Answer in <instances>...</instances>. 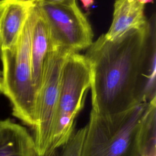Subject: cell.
<instances>
[{"label":"cell","mask_w":156,"mask_h":156,"mask_svg":"<svg viewBox=\"0 0 156 156\" xmlns=\"http://www.w3.org/2000/svg\"><path fill=\"white\" fill-rule=\"evenodd\" d=\"M84 56L93 112L118 113L156 97L155 16L115 40L101 35Z\"/></svg>","instance_id":"1"},{"label":"cell","mask_w":156,"mask_h":156,"mask_svg":"<svg viewBox=\"0 0 156 156\" xmlns=\"http://www.w3.org/2000/svg\"><path fill=\"white\" fill-rule=\"evenodd\" d=\"M155 99L118 113L91 110L81 156H143L150 130L156 125Z\"/></svg>","instance_id":"2"},{"label":"cell","mask_w":156,"mask_h":156,"mask_svg":"<svg viewBox=\"0 0 156 156\" xmlns=\"http://www.w3.org/2000/svg\"><path fill=\"white\" fill-rule=\"evenodd\" d=\"M33 7L16 43L10 48L0 51L2 94L11 102L13 115L32 128L36 124L38 98L32 79L30 44Z\"/></svg>","instance_id":"3"},{"label":"cell","mask_w":156,"mask_h":156,"mask_svg":"<svg viewBox=\"0 0 156 156\" xmlns=\"http://www.w3.org/2000/svg\"><path fill=\"white\" fill-rule=\"evenodd\" d=\"M90 88V69L85 56L71 52L62 67L57 109L46 156H53L74 132L76 118L83 107Z\"/></svg>","instance_id":"4"},{"label":"cell","mask_w":156,"mask_h":156,"mask_svg":"<svg viewBox=\"0 0 156 156\" xmlns=\"http://www.w3.org/2000/svg\"><path fill=\"white\" fill-rule=\"evenodd\" d=\"M71 51L52 48L39 93L33 136L37 156H46L58 99L62 67Z\"/></svg>","instance_id":"5"},{"label":"cell","mask_w":156,"mask_h":156,"mask_svg":"<svg viewBox=\"0 0 156 156\" xmlns=\"http://www.w3.org/2000/svg\"><path fill=\"white\" fill-rule=\"evenodd\" d=\"M35 4L48 23L52 48L79 52L91 45L93 32L91 25L76 2L71 5Z\"/></svg>","instance_id":"6"},{"label":"cell","mask_w":156,"mask_h":156,"mask_svg":"<svg viewBox=\"0 0 156 156\" xmlns=\"http://www.w3.org/2000/svg\"><path fill=\"white\" fill-rule=\"evenodd\" d=\"M51 49L48 23L41 10L35 4L33 7L30 59L32 82L38 95Z\"/></svg>","instance_id":"7"},{"label":"cell","mask_w":156,"mask_h":156,"mask_svg":"<svg viewBox=\"0 0 156 156\" xmlns=\"http://www.w3.org/2000/svg\"><path fill=\"white\" fill-rule=\"evenodd\" d=\"M35 4L32 0L0 1V51L10 48L16 43Z\"/></svg>","instance_id":"8"},{"label":"cell","mask_w":156,"mask_h":156,"mask_svg":"<svg viewBox=\"0 0 156 156\" xmlns=\"http://www.w3.org/2000/svg\"><path fill=\"white\" fill-rule=\"evenodd\" d=\"M144 9V4L139 0H116L112 23L108 31L104 34L105 38L113 41L133 29L147 24L148 21Z\"/></svg>","instance_id":"9"},{"label":"cell","mask_w":156,"mask_h":156,"mask_svg":"<svg viewBox=\"0 0 156 156\" xmlns=\"http://www.w3.org/2000/svg\"><path fill=\"white\" fill-rule=\"evenodd\" d=\"M0 156H37L33 136L10 119L0 121Z\"/></svg>","instance_id":"10"},{"label":"cell","mask_w":156,"mask_h":156,"mask_svg":"<svg viewBox=\"0 0 156 156\" xmlns=\"http://www.w3.org/2000/svg\"><path fill=\"white\" fill-rule=\"evenodd\" d=\"M86 132V126L74 131L70 138L63 146L60 156H81L82 149Z\"/></svg>","instance_id":"11"},{"label":"cell","mask_w":156,"mask_h":156,"mask_svg":"<svg viewBox=\"0 0 156 156\" xmlns=\"http://www.w3.org/2000/svg\"><path fill=\"white\" fill-rule=\"evenodd\" d=\"M35 4H51L60 5H71L76 2V0H32Z\"/></svg>","instance_id":"12"},{"label":"cell","mask_w":156,"mask_h":156,"mask_svg":"<svg viewBox=\"0 0 156 156\" xmlns=\"http://www.w3.org/2000/svg\"><path fill=\"white\" fill-rule=\"evenodd\" d=\"M80 1L83 4V7L86 10L89 9L90 7L94 4V0H80Z\"/></svg>","instance_id":"13"},{"label":"cell","mask_w":156,"mask_h":156,"mask_svg":"<svg viewBox=\"0 0 156 156\" xmlns=\"http://www.w3.org/2000/svg\"><path fill=\"white\" fill-rule=\"evenodd\" d=\"M0 94H2V70L0 67Z\"/></svg>","instance_id":"14"},{"label":"cell","mask_w":156,"mask_h":156,"mask_svg":"<svg viewBox=\"0 0 156 156\" xmlns=\"http://www.w3.org/2000/svg\"><path fill=\"white\" fill-rule=\"evenodd\" d=\"M140 2H141L143 4H147V3H152L154 2V0H139Z\"/></svg>","instance_id":"15"},{"label":"cell","mask_w":156,"mask_h":156,"mask_svg":"<svg viewBox=\"0 0 156 156\" xmlns=\"http://www.w3.org/2000/svg\"><path fill=\"white\" fill-rule=\"evenodd\" d=\"M2 1V0H0V1Z\"/></svg>","instance_id":"16"}]
</instances>
